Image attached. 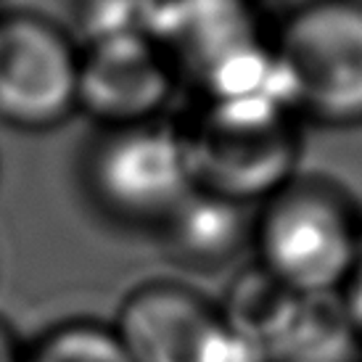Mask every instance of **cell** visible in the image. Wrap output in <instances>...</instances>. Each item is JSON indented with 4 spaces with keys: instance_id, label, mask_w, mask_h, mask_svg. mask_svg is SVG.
<instances>
[{
    "instance_id": "obj_1",
    "label": "cell",
    "mask_w": 362,
    "mask_h": 362,
    "mask_svg": "<svg viewBox=\"0 0 362 362\" xmlns=\"http://www.w3.org/2000/svg\"><path fill=\"white\" fill-rule=\"evenodd\" d=\"M257 267L299 299H339L362 254L352 199L322 177H291L254 214Z\"/></svg>"
},
{
    "instance_id": "obj_2",
    "label": "cell",
    "mask_w": 362,
    "mask_h": 362,
    "mask_svg": "<svg viewBox=\"0 0 362 362\" xmlns=\"http://www.w3.org/2000/svg\"><path fill=\"white\" fill-rule=\"evenodd\" d=\"M291 106L275 95H222L177 127L193 188L252 206L296 177L299 130Z\"/></svg>"
},
{
    "instance_id": "obj_3",
    "label": "cell",
    "mask_w": 362,
    "mask_h": 362,
    "mask_svg": "<svg viewBox=\"0 0 362 362\" xmlns=\"http://www.w3.org/2000/svg\"><path fill=\"white\" fill-rule=\"evenodd\" d=\"M286 103L331 127L362 124V0H307L270 42Z\"/></svg>"
},
{
    "instance_id": "obj_4",
    "label": "cell",
    "mask_w": 362,
    "mask_h": 362,
    "mask_svg": "<svg viewBox=\"0 0 362 362\" xmlns=\"http://www.w3.org/2000/svg\"><path fill=\"white\" fill-rule=\"evenodd\" d=\"M88 191L122 222L161 225L193 191L180 130L159 119L103 127L85 161Z\"/></svg>"
},
{
    "instance_id": "obj_5",
    "label": "cell",
    "mask_w": 362,
    "mask_h": 362,
    "mask_svg": "<svg viewBox=\"0 0 362 362\" xmlns=\"http://www.w3.org/2000/svg\"><path fill=\"white\" fill-rule=\"evenodd\" d=\"M111 328L132 362H267L259 346L230 331L217 304L182 283L130 291Z\"/></svg>"
},
{
    "instance_id": "obj_6",
    "label": "cell",
    "mask_w": 362,
    "mask_h": 362,
    "mask_svg": "<svg viewBox=\"0 0 362 362\" xmlns=\"http://www.w3.org/2000/svg\"><path fill=\"white\" fill-rule=\"evenodd\" d=\"M80 48L45 16L0 13V122L48 130L77 111Z\"/></svg>"
},
{
    "instance_id": "obj_7",
    "label": "cell",
    "mask_w": 362,
    "mask_h": 362,
    "mask_svg": "<svg viewBox=\"0 0 362 362\" xmlns=\"http://www.w3.org/2000/svg\"><path fill=\"white\" fill-rule=\"evenodd\" d=\"M175 71L151 32L88 40L80 51L77 109L103 127L159 119L175 90Z\"/></svg>"
},
{
    "instance_id": "obj_8",
    "label": "cell",
    "mask_w": 362,
    "mask_h": 362,
    "mask_svg": "<svg viewBox=\"0 0 362 362\" xmlns=\"http://www.w3.org/2000/svg\"><path fill=\"white\" fill-rule=\"evenodd\" d=\"M249 206L193 188L159 228L175 257L196 264H220L252 241Z\"/></svg>"
},
{
    "instance_id": "obj_9",
    "label": "cell",
    "mask_w": 362,
    "mask_h": 362,
    "mask_svg": "<svg viewBox=\"0 0 362 362\" xmlns=\"http://www.w3.org/2000/svg\"><path fill=\"white\" fill-rule=\"evenodd\" d=\"M24 362H132L119 336L103 322H64L24 349Z\"/></svg>"
},
{
    "instance_id": "obj_10",
    "label": "cell",
    "mask_w": 362,
    "mask_h": 362,
    "mask_svg": "<svg viewBox=\"0 0 362 362\" xmlns=\"http://www.w3.org/2000/svg\"><path fill=\"white\" fill-rule=\"evenodd\" d=\"M339 304H341L344 315H346L349 325L354 328V333L362 339V254L352 272V278L346 281L344 291L339 293Z\"/></svg>"
},
{
    "instance_id": "obj_11",
    "label": "cell",
    "mask_w": 362,
    "mask_h": 362,
    "mask_svg": "<svg viewBox=\"0 0 362 362\" xmlns=\"http://www.w3.org/2000/svg\"><path fill=\"white\" fill-rule=\"evenodd\" d=\"M0 362H24V349H21L16 333L3 320H0Z\"/></svg>"
},
{
    "instance_id": "obj_12",
    "label": "cell",
    "mask_w": 362,
    "mask_h": 362,
    "mask_svg": "<svg viewBox=\"0 0 362 362\" xmlns=\"http://www.w3.org/2000/svg\"><path fill=\"white\" fill-rule=\"evenodd\" d=\"M148 3H161V0H148Z\"/></svg>"
},
{
    "instance_id": "obj_13",
    "label": "cell",
    "mask_w": 362,
    "mask_h": 362,
    "mask_svg": "<svg viewBox=\"0 0 362 362\" xmlns=\"http://www.w3.org/2000/svg\"><path fill=\"white\" fill-rule=\"evenodd\" d=\"M246 3H252V0H246Z\"/></svg>"
}]
</instances>
